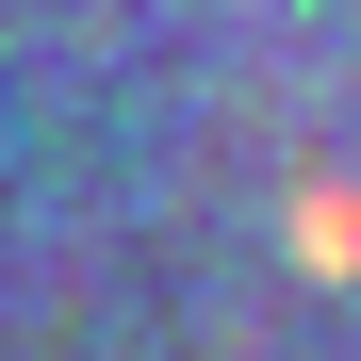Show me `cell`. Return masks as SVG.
<instances>
[{"label":"cell","instance_id":"obj_1","mask_svg":"<svg viewBox=\"0 0 361 361\" xmlns=\"http://www.w3.org/2000/svg\"><path fill=\"white\" fill-rule=\"evenodd\" d=\"M295 263L345 279V263H361V197H329V180H312V197H295Z\"/></svg>","mask_w":361,"mask_h":361}]
</instances>
